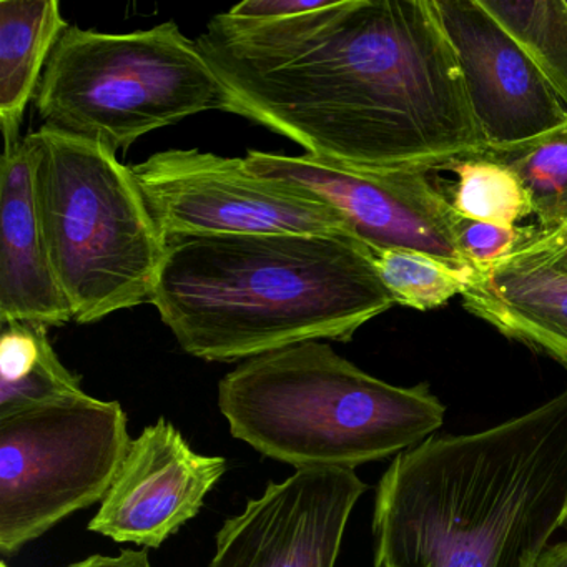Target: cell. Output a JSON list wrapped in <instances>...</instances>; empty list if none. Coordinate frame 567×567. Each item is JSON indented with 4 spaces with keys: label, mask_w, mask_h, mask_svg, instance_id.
I'll use <instances>...</instances> for the list:
<instances>
[{
    "label": "cell",
    "mask_w": 567,
    "mask_h": 567,
    "mask_svg": "<svg viewBox=\"0 0 567 567\" xmlns=\"http://www.w3.org/2000/svg\"><path fill=\"white\" fill-rule=\"evenodd\" d=\"M433 2L487 147L520 144L567 121L566 107L533 59L480 0Z\"/></svg>",
    "instance_id": "8fae6325"
},
{
    "label": "cell",
    "mask_w": 567,
    "mask_h": 567,
    "mask_svg": "<svg viewBox=\"0 0 567 567\" xmlns=\"http://www.w3.org/2000/svg\"><path fill=\"white\" fill-rule=\"evenodd\" d=\"M132 174L165 238L200 235H348L343 215L287 182L260 177L244 158L171 148Z\"/></svg>",
    "instance_id": "ba28073f"
},
{
    "label": "cell",
    "mask_w": 567,
    "mask_h": 567,
    "mask_svg": "<svg viewBox=\"0 0 567 567\" xmlns=\"http://www.w3.org/2000/svg\"><path fill=\"white\" fill-rule=\"evenodd\" d=\"M218 408L231 436L297 470L398 456L434 436L446 414L430 384L394 386L321 341L241 361L218 384Z\"/></svg>",
    "instance_id": "277c9868"
},
{
    "label": "cell",
    "mask_w": 567,
    "mask_h": 567,
    "mask_svg": "<svg viewBox=\"0 0 567 567\" xmlns=\"http://www.w3.org/2000/svg\"><path fill=\"white\" fill-rule=\"evenodd\" d=\"M463 303L503 337L553 358L567 370V274L517 248L477 268Z\"/></svg>",
    "instance_id": "5bb4252c"
},
{
    "label": "cell",
    "mask_w": 567,
    "mask_h": 567,
    "mask_svg": "<svg viewBox=\"0 0 567 567\" xmlns=\"http://www.w3.org/2000/svg\"><path fill=\"white\" fill-rule=\"evenodd\" d=\"M367 484L354 470L305 467L225 520L210 567H334Z\"/></svg>",
    "instance_id": "30bf717a"
},
{
    "label": "cell",
    "mask_w": 567,
    "mask_h": 567,
    "mask_svg": "<svg viewBox=\"0 0 567 567\" xmlns=\"http://www.w3.org/2000/svg\"><path fill=\"white\" fill-rule=\"evenodd\" d=\"M0 324V417L82 393L81 378L59 360L48 328L24 321Z\"/></svg>",
    "instance_id": "2e32d148"
},
{
    "label": "cell",
    "mask_w": 567,
    "mask_h": 567,
    "mask_svg": "<svg viewBox=\"0 0 567 567\" xmlns=\"http://www.w3.org/2000/svg\"><path fill=\"white\" fill-rule=\"evenodd\" d=\"M481 155L520 178L533 202L537 230L567 228V121L530 141L487 147Z\"/></svg>",
    "instance_id": "e0dca14e"
},
{
    "label": "cell",
    "mask_w": 567,
    "mask_h": 567,
    "mask_svg": "<svg viewBox=\"0 0 567 567\" xmlns=\"http://www.w3.org/2000/svg\"><path fill=\"white\" fill-rule=\"evenodd\" d=\"M331 0H245L227 14L247 22H277L327 8Z\"/></svg>",
    "instance_id": "7402d4cb"
},
{
    "label": "cell",
    "mask_w": 567,
    "mask_h": 567,
    "mask_svg": "<svg viewBox=\"0 0 567 567\" xmlns=\"http://www.w3.org/2000/svg\"><path fill=\"white\" fill-rule=\"evenodd\" d=\"M227 467L224 456L195 453L161 417L132 441L89 530L118 544L161 547L200 513Z\"/></svg>",
    "instance_id": "7c38bea8"
},
{
    "label": "cell",
    "mask_w": 567,
    "mask_h": 567,
    "mask_svg": "<svg viewBox=\"0 0 567 567\" xmlns=\"http://www.w3.org/2000/svg\"><path fill=\"white\" fill-rule=\"evenodd\" d=\"M519 42L567 111L566 0H480Z\"/></svg>",
    "instance_id": "ac0fdd59"
},
{
    "label": "cell",
    "mask_w": 567,
    "mask_h": 567,
    "mask_svg": "<svg viewBox=\"0 0 567 567\" xmlns=\"http://www.w3.org/2000/svg\"><path fill=\"white\" fill-rule=\"evenodd\" d=\"M567 527V390L394 457L374 501V567H536Z\"/></svg>",
    "instance_id": "7a4b0ae2"
},
{
    "label": "cell",
    "mask_w": 567,
    "mask_h": 567,
    "mask_svg": "<svg viewBox=\"0 0 567 567\" xmlns=\"http://www.w3.org/2000/svg\"><path fill=\"white\" fill-rule=\"evenodd\" d=\"M536 567H567V543L554 544L540 554Z\"/></svg>",
    "instance_id": "d4e9b609"
},
{
    "label": "cell",
    "mask_w": 567,
    "mask_h": 567,
    "mask_svg": "<svg viewBox=\"0 0 567 567\" xmlns=\"http://www.w3.org/2000/svg\"><path fill=\"white\" fill-rule=\"evenodd\" d=\"M244 161L260 177L287 182L323 198L371 251H417L456 270L477 271L457 248L460 215L434 187L430 174L351 167L308 154L288 157L248 151Z\"/></svg>",
    "instance_id": "9c48e42d"
},
{
    "label": "cell",
    "mask_w": 567,
    "mask_h": 567,
    "mask_svg": "<svg viewBox=\"0 0 567 567\" xmlns=\"http://www.w3.org/2000/svg\"><path fill=\"white\" fill-rule=\"evenodd\" d=\"M447 171L457 178L450 202L461 217L514 227L534 215L529 192L506 165L476 155L456 162Z\"/></svg>",
    "instance_id": "d6986e66"
},
{
    "label": "cell",
    "mask_w": 567,
    "mask_h": 567,
    "mask_svg": "<svg viewBox=\"0 0 567 567\" xmlns=\"http://www.w3.org/2000/svg\"><path fill=\"white\" fill-rule=\"evenodd\" d=\"M0 567H8V564H6L4 560H2V563H0Z\"/></svg>",
    "instance_id": "484cf974"
},
{
    "label": "cell",
    "mask_w": 567,
    "mask_h": 567,
    "mask_svg": "<svg viewBox=\"0 0 567 567\" xmlns=\"http://www.w3.org/2000/svg\"><path fill=\"white\" fill-rule=\"evenodd\" d=\"M34 102L44 127L115 155L192 115L234 114L230 92L175 22L131 34L69 25Z\"/></svg>",
    "instance_id": "8992f818"
},
{
    "label": "cell",
    "mask_w": 567,
    "mask_h": 567,
    "mask_svg": "<svg viewBox=\"0 0 567 567\" xmlns=\"http://www.w3.org/2000/svg\"><path fill=\"white\" fill-rule=\"evenodd\" d=\"M74 320L52 270L35 207L32 154L25 138L0 162V323L52 328Z\"/></svg>",
    "instance_id": "4fadbf2b"
},
{
    "label": "cell",
    "mask_w": 567,
    "mask_h": 567,
    "mask_svg": "<svg viewBox=\"0 0 567 567\" xmlns=\"http://www.w3.org/2000/svg\"><path fill=\"white\" fill-rule=\"evenodd\" d=\"M68 567H152L148 554L145 550H124L118 556L89 557L81 563L71 564Z\"/></svg>",
    "instance_id": "cb8c5ba5"
},
{
    "label": "cell",
    "mask_w": 567,
    "mask_h": 567,
    "mask_svg": "<svg viewBox=\"0 0 567 567\" xmlns=\"http://www.w3.org/2000/svg\"><path fill=\"white\" fill-rule=\"evenodd\" d=\"M195 42L234 114L313 157L430 174L487 148L433 0H331L277 22L225 12Z\"/></svg>",
    "instance_id": "6da1fadb"
},
{
    "label": "cell",
    "mask_w": 567,
    "mask_h": 567,
    "mask_svg": "<svg viewBox=\"0 0 567 567\" xmlns=\"http://www.w3.org/2000/svg\"><path fill=\"white\" fill-rule=\"evenodd\" d=\"M25 142L49 260L74 320L95 323L151 301L167 238L132 168L44 125Z\"/></svg>",
    "instance_id": "5b68a950"
},
{
    "label": "cell",
    "mask_w": 567,
    "mask_h": 567,
    "mask_svg": "<svg viewBox=\"0 0 567 567\" xmlns=\"http://www.w3.org/2000/svg\"><path fill=\"white\" fill-rule=\"evenodd\" d=\"M69 24L58 0L0 2V131L14 147L25 109L38 95L49 58Z\"/></svg>",
    "instance_id": "9a60e30c"
},
{
    "label": "cell",
    "mask_w": 567,
    "mask_h": 567,
    "mask_svg": "<svg viewBox=\"0 0 567 567\" xmlns=\"http://www.w3.org/2000/svg\"><path fill=\"white\" fill-rule=\"evenodd\" d=\"M151 303L185 353L231 363L350 341L394 300L358 238L257 234L168 238Z\"/></svg>",
    "instance_id": "3957f363"
},
{
    "label": "cell",
    "mask_w": 567,
    "mask_h": 567,
    "mask_svg": "<svg viewBox=\"0 0 567 567\" xmlns=\"http://www.w3.org/2000/svg\"><path fill=\"white\" fill-rule=\"evenodd\" d=\"M537 227H506L486 221L457 218V248L467 264L483 268L509 257L524 241L536 235Z\"/></svg>",
    "instance_id": "44dd1931"
},
{
    "label": "cell",
    "mask_w": 567,
    "mask_h": 567,
    "mask_svg": "<svg viewBox=\"0 0 567 567\" xmlns=\"http://www.w3.org/2000/svg\"><path fill=\"white\" fill-rule=\"evenodd\" d=\"M131 443L122 404L84 391L0 417V553L102 503Z\"/></svg>",
    "instance_id": "52a82bcc"
},
{
    "label": "cell",
    "mask_w": 567,
    "mask_h": 567,
    "mask_svg": "<svg viewBox=\"0 0 567 567\" xmlns=\"http://www.w3.org/2000/svg\"><path fill=\"white\" fill-rule=\"evenodd\" d=\"M374 267L394 305L417 311L436 310L454 297H463L474 275L408 250L373 251Z\"/></svg>",
    "instance_id": "ffe728a7"
},
{
    "label": "cell",
    "mask_w": 567,
    "mask_h": 567,
    "mask_svg": "<svg viewBox=\"0 0 567 567\" xmlns=\"http://www.w3.org/2000/svg\"><path fill=\"white\" fill-rule=\"evenodd\" d=\"M566 4H567V0H566Z\"/></svg>",
    "instance_id": "4316f807"
},
{
    "label": "cell",
    "mask_w": 567,
    "mask_h": 567,
    "mask_svg": "<svg viewBox=\"0 0 567 567\" xmlns=\"http://www.w3.org/2000/svg\"><path fill=\"white\" fill-rule=\"evenodd\" d=\"M519 248L530 251L540 260L554 265L567 274V228L557 231H536L530 240L524 241Z\"/></svg>",
    "instance_id": "603a6c76"
}]
</instances>
